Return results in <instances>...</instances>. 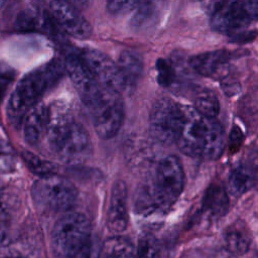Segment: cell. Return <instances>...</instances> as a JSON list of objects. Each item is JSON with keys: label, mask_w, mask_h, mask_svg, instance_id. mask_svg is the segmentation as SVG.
I'll use <instances>...</instances> for the list:
<instances>
[{"label": "cell", "mask_w": 258, "mask_h": 258, "mask_svg": "<svg viewBox=\"0 0 258 258\" xmlns=\"http://www.w3.org/2000/svg\"><path fill=\"white\" fill-rule=\"evenodd\" d=\"M184 185V172L174 155L162 158L152 175L141 182L134 194V210L144 217L166 213L180 196Z\"/></svg>", "instance_id": "cell-1"}, {"label": "cell", "mask_w": 258, "mask_h": 258, "mask_svg": "<svg viewBox=\"0 0 258 258\" xmlns=\"http://www.w3.org/2000/svg\"><path fill=\"white\" fill-rule=\"evenodd\" d=\"M66 72L64 63L53 59L26 75L16 86L7 103V117L14 126L22 124L26 113L53 87Z\"/></svg>", "instance_id": "cell-2"}, {"label": "cell", "mask_w": 258, "mask_h": 258, "mask_svg": "<svg viewBox=\"0 0 258 258\" xmlns=\"http://www.w3.org/2000/svg\"><path fill=\"white\" fill-rule=\"evenodd\" d=\"M46 141L51 153L58 159L77 163L85 160L92 151L88 131L71 115L50 113Z\"/></svg>", "instance_id": "cell-3"}, {"label": "cell", "mask_w": 258, "mask_h": 258, "mask_svg": "<svg viewBox=\"0 0 258 258\" xmlns=\"http://www.w3.org/2000/svg\"><path fill=\"white\" fill-rule=\"evenodd\" d=\"M91 224L82 213L64 214L54 224L51 232V247L61 258L78 256L90 243Z\"/></svg>", "instance_id": "cell-4"}, {"label": "cell", "mask_w": 258, "mask_h": 258, "mask_svg": "<svg viewBox=\"0 0 258 258\" xmlns=\"http://www.w3.org/2000/svg\"><path fill=\"white\" fill-rule=\"evenodd\" d=\"M208 11L214 30L234 34L258 20V1L211 2Z\"/></svg>", "instance_id": "cell-5"}, {"label": "cell", "mask_w": 258, "mask_h": 258, "mask_svg": "<svg viewBox=\"0 0 258 258\" xmlns=\"http://www.w3.org/2000/svg\"><path fill=\"white\" fill-rule=\"evenodd\" d=\"M78 191L75 185L64 177L55 174L40 177L32 186L35 204L45 211L64 212L76 203Z\"/></svg>", "instance_id": "cell-6"}, {"label": "cell", "mask_w": 258, "mask_h": 258, "mask_svg": "<svg viewBox=\"0 0 258 258\" xmlns=\"http://www.w3.org/2000/svg\"><path fill=\"white\" fill-rule=\"evenodd\" d=\"M183 123V107L169 98L158 99L149 116V132L160 143H176Z\"/></svg>", "instance_id": "cell-7"}, {"label": "cell", "mask_w": 258, "mask_h": 258, "mask_svg": "<svg viewBox=\"0 0 258 258\" xmlns=\"http://www.w3.org/2000/svg\"><path fill=\"white\" fill-rule=\"evenodd\" d=\"M89 109L95 131L101 138L109 139L118 133L124 119V106L119 93L104 89Z\"/></svg>", "instance_id": "cell-8"}, {"label": "cell", "mask_w": 258, "mask_h": 258, "mask_svg": "<svg viewBox=\"0 0 258 258\" xmlns=\"http://www.w3.org/2000/svg\"><path fill=\"white\" fill-rule=\"evenodd\" d=\"M183 123L177 139L182 153L204 158L210 135V119L202 116L191 106H183Z\"/></svg>", "instance_id": "cell-9"}, {"label": "cell", "mask_w": 258, "mask_h": 258, "mask_svg": "<svg viewBox=\"0 0 258 258\" xmlns=\"http://www.w3.org/2000/svg\"><path fill=\"white\" fill-rule=\"evenodd\" d=\"M79 55L102 88L119 94L126 90L117 63L108 55L93 48L82 49Z\"/></svg>", "instance_id": "cell-10"}, {"label": "cell", "mask_w": 258, "mask_h": 258, "mask_svg": "<svg viewBox=\"0 0 258 258\" xmlns=\"http://www.w3.org/2000/svg\"><path fill=\"white\" fill-rule=\"evenodd\" d=\"M64 68L83 103L88 108L92 107L102 95L104 88L96 81L79 53H68L64 60Z\"/></svg>", "instance_id": "cell-11"}, {"label": "cell", "mask_w": 258, "mask_h": 258, "mask_svg": "<svg viewBox=\"0 0 258 258\" xmlns=\"http://www.w3.org/2000/svg\"><path fill=\"white\" fill-rule=\"evenodd\" d=\"M48 14L51 20L69 35L85 39L92 34V27L87 19L70 3L51 1L48 4Z\"/></svg>", "instance_id": "cell-12"}, {"label": "cell", "mask_w": 258, "mask_h": 258, "mask_svg": "<svg viewBox=\"0 0 258 258\" xmlns=\"http://www.w3.org/2000/svg\"><path fill=\"white\" fill-rule=\"evenodd\" d=\"M127 224V187L124 181L117 180L111 188L107 226L109 231L113 234H120L126 229Z\"/></svg>", "instance_id": "cell-13"}, {"label": "cell", "mask_w": 258, "mask_h": 258, "mask_svg": "<svg viewBox=\"0 0 258 258\" xmlns=\"http://www.w3.org/2000/svg\"><path fill=\"white\" fill-rule=\"evenodd\" d=\"M50 121V111L43 103H37L24 116L22 128L24 138L30 145H37L45 138Z\"/></svg>", "instance_id": "cell-14"}, {"label": "cell", "mask_w": 258, "mask_h": 258, "mask_svg": "<svg viewBox=\"0 0 258 258\" xmlns=\"http://www.w3.org/2000/svg\"><path fill=\"white\" fill-rule=\"evenodd\" d=\"M232 58V53L226 49L206 51L191 56L188 64L198 74L204 77H218Z\"/></svg>", "instance_id": "cell-15"}, {"label": "cell", "mask_w": 258, "mask_h": 258, "mask_svg": "<svg viewBox=\"0 0 258 258\" xmlns=\"http://www.w3.org/2000/svg\"><path fill=\"white\" fill-rule=\"evenodd\" d=\"M117 66L126 89H133L138 84L143 71L139 54L131 49H125L121 52Z\"/></svg>", "instance_id": "cell-16"}, {"label": "cell", "mask_w": 258, "mask_h": 258, "mask_svg": "<svg viewBox=\"0 0 258 258\" xmlns=\"http://www.w3.org/2000/svg\"><path fill=\"white\" fill-rule=\"evenodd\" d=\"M256 172L248 164L241 163L235 166L230 172L227 181V192L239 197L252 188L256 182Z\"/></svg>", "instance_id": "cell-17"}, {"label": "cell", "mask_w": 258, "mask_h": 258, "mask_svg": "<svg viewBox=\"0 0 258 258\" xmlns=\"http://www.w3.org/2000/svg\"><path fill=\"white\" fill-rule=\"evenodd\" d=\"M228 207L229 198L227 189L219 183H212L204 195L202 201L203 211L211 217L220 218L227 213Z\"/></svg>", "instance_id": "cell-18"}, {"label": "cell", "mask_w": 258, "mask_h": 258, "mask_svg": "<svg viewBox=\"0 0 258 258\" xmlns=\"http://www.w3.org/2000/svg\"><path fill=\"white\" fill-rule=\"evenodd\" d=\"M226 249L235 255L245 254L250 247L251 237L248 230L239 224L230 226L224 236Z\"/></svg>", "instance_id": "cell-19"}, {"label": "cell", "mask_w": 258, "mask_h": 258, "mask_svg": "<svg viewBox=\"0 0 258 258\" xmlns=\"http://www.w3.org/2000/svg\"><path fill=\"white\" fill-rule=\"evenodd\" d=\"M14 206L11 199L4 196L0 200V247L9 245L15 234L14 228Z\"/></svg>", "instance_id": "cell-20"}, {"label": "cell", "mask_w": 258, "mask_h": 258, "mask_svg": "<svg viewBox=\"0 0 258 258\" xmlns=\"http://www.w3.org/2000/svg\"><path fill=\"white\" fill-rule=\"evenodd\" d=\"M99 258H135L134 247L128 239L116 236L103 244Z\"/></svg>", "instance_id": "cell-21"}, {"label": "cell", "mask_w": 258, "mask_h": 258, "mask_svg": "<svg viewBox=\"0 0 258 258\" xmlns=\"http://www.w3.org/2000/svg\"><path fill=\"white\" fill-rule=\"evenodd\" d=\"M194 108L206 118H217L220 103L217 95L208 88H201L194 97Z\"/></svg>", "instance_id": "cell-22"}, {"label": "cell", "mask_w": 258, "mask_h": 258, "mask_svg": "<svg viewBox=\"0 0 258 258\" xmlns=\"http://www.w3.org/2000/svg\"><path fill=\"white\" fill-rule=\"evenodd\" d=\"M21 155L25 164L32 172L40 175L41 177L55 174L57 169V166L55 163L44 160L27 150H23Z\"/></svg>", "instance_id": "cell-23"}, {"label": "cell", "mask_w": 258, "mask_h": 258, "mask_svg": "<svg viewBox=\"0 0 258 258\" xmlns=\"http://www.w3.org/2000/svg\"><path fill=\"white\" fill-rule=\"evenodd\" d=\"M135 258H160L159 244L154 236L145 234L139 238Z\"/></svg>", "instance_id": "cell-24"}, {"label": "cell", "mask_w": 258, "mask_h": 258, "mask_svg": "<svg viewBox=\"0 0 258 258\" xmlns=\"http://www.w3.org/2000/svg\"><path fill=\"white\" fill-rule=\"evenodd\" d=\"M156 69L157 80L161 86L169 88L175 84L177 80V71L172 60L159 58L156 62Z\"/></svg>", "instance_id": "cell-25"}, {"label": "cell", "mask_w": 258, "mask_h": 258, "mask_svg": "<svg viewBox=\"0 0 258 258\" xmlns=\"http://www.w3.org/2000/svg\"><path fill=\"white\" fill-rule=\"evenodd\" d=\"M16 165V157L11 146L0 139V174L11 172Z\"/></svg>", "instance_id": "cell-26"}, {"label": "cell", "mask_w": 258, "mask_h": 258, "mask_svg": "<svg viewBox=\"0 0 258 258\" xmlns=\"http://www.w3.org/2000/svg\"><path fill=\"white\" fill-rule=\"evenodd\" d=\"M137 1H112L107 5L108 11L114 15L130 14L136 6Z\"/></svg>", "instance_id": "cell-27"}, {"label": "cell", "mask_w": 258, "mask_h": 258, "mask_svg": "<svg viewBox=\"0 0 258 258\" xmlns=\"http://www.w3.org/2000/svg\"><path fill=\"white\" fill-rule=\"evenodd\" d=\"M242 142H243V133L239 127L234 126L231 131V134L229 137V143H228L230 151L232 153L237 151L240 145L242 144Z\"/></svg>", "instance_id": "cell-28"}, {"label": "cell", "mask_w": 258, "mask_h": 258, "mask_svg": "<svg viewBox=\"0 0 258 258\" xmlns=\"http://www.w3.org/2000/svg\"><path fill=\"white\" fill-rule=\"evenodd\" d=\"M4 195H3V183H2V181L0 180V200H1V198L3 197Z\"/></svg>", "instance_id": "cell-29"}, {"label": "cell", "mask_w": 258, "mask_h": 258, "mask_svg": "<svg viewBox=\"0 0 258 258\" xmlns=\"http://www.w3.org/2000/svg\"><path fill=\"white\" fill-rule=\"evenodd\" d=\"M1 258H25V257H22V256H4V257H1Z\"/></svg>", "instance_id": "cell-30"}]
</instances>
